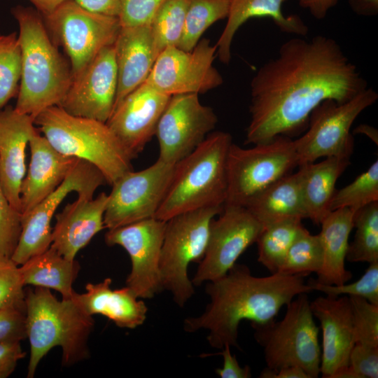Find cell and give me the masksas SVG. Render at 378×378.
Returning <instances> with one entry per match:
<instances>
[{
	"label": "cell",
	"instance_id": "6da1fadb",
	"mask_svg": "<svg viewBox=\"0 0 378 378\" xmlns=\"http://www.w3.org/2000/svg\"><path fill=\"white\" fill-rule=\"evenodd\" d=\"M368 88L365 79L330 37L293 38L253 77L246 144L265 143L307 129L322 102L344 103Z\"/></svg>",
	"mask_w": 378,
	"mask_h": 378
},
{
	"label": "cell",
	"instance_id": "7a4b0ae2",
	"mask_svg": "<svg viewBox=\"0 0 378 378\" xmlns=\"http://www.w3.org/2000/svg\"><path fill=\"white\" fill-rule=\"evenodd\" d=\"M304 276L280 272L264 277L253 276L249 268L235 263L223 276L208 281L205 292L210 301L199 316L184 320L188 332L206 329L213 348L228 344L238 349V328L244 320L265 324L274 320L284 306L297 295L313 291Z\"/></svg>",
	"mask_w": 378,
	"mask_h": 378
},
{
	"label": "cell",
	"instance_id": "3957f363",
	"mask_svg": "<svg viewBox=\"0 0 378 378\" xmlns=\"http://www.w3.org/2000/svg\"><path fill=\"white\" fill-rule=\"evenodd\" d=\"M12 14L18 24L21 49L20 79L14 108L35 118L45 109L60 104L72 81L71 69L36 9L18 6Z\"/></svg>",
	"mask_w": 378,
	"mask_h": 378
},
{
	"label": "cell",
	"instance_id": "277c9868",
	"mask_svg": "<svg viewBox=\"0 0 378 378\" xmlns=\"http://www.w3.org/2000/svg\"><path fill=\"white\" fill-rule=\"evenodd\" d=\"M26 335L30 346L27 377H34L40 361L55 346L62 351V363L70 366L90 356L88 338L93 330L92 316L72 300H59L49 288L25 290Z\"/></svg>",
	"mask_w": 378,
	"mask_h": 378
},
{
	"label": "cell",
	"instance_id": "5b68a950",
	"mask_svg": "<svg viewBox=\"0 0 378 378\" xmlns=\"http://www.w3.org/2000/svg\"><path fill=\"white\" fill-rule=\"evenodd\" d=\"M230 133L208 134L192 152L175 164L166 195L154 218L167 221L178 214L209 206H223L227 189Z\"/></svg>",
	"mask_w": 378,
	"mask_h": 378
},
{
	"label": "cell",
	"instance_id": "8992f818",
	"mask_svg": "<svg viewBox=\"0 0 378 378\" xmlns=\"http://www.w3.org/2000/svg\"><path fill=\"white\" fill-rule=\"evenodd\" d=\"M34 124L55 150L90 162L111 186L132 170V158L106 122L75 116L52 106L40 113Z\"/></svg>",
	"mask_w": 378,
	"mask_h": 378
},
{
	"label": "cell",
	"instance_id": "52a82bcc",
	"mask_svg": "<svg viewBox=\"0 0 378 378\" xmlns=\"http://www.w3.org/2000/svg\"><path fill=\"white\" fill-rule=\"evenodd\" d=\"M251 326L257 343L263 349L267 368L277 370L298 366L310 378L319 376V328L314 321L307 293L299 294L286 305V314L280 321L274 320Z\"/></svg>",
	"mask_w": 378,
	"mask_h": 378
},
{
	"label": "cell",
	"instance_id": "ba28073f",
	"mask_svg": "<svg viewBox=\"0 0 378 378\" xmlns=\"http://www.w3.org/2000/svg\"><path fill=\"white\" fill-rule=\"evenodd\" d=\"M223 206L184 212L167 221L160 259V279L163 290L169 291L181 307L195 293L188 275V266L191 262L199 263L203 258L211 223Z\"/></svg>",
	"mask_w": 378,
	"mask_h": 378
},
{
	"label": "cell",
	"instance_id": "9c48e42d",
	"mask_svg": "<svg viewBox=\"0 0 378 378\" xmlns=\"http://www.w3.org/2000/svg\"><path fill=\"white\" fill-rule=\"evenodd\" d=\"M296 167L298 159L290 137L279 135L251 148L232 143L227 159V189L224 205L246 207Z\"/></svg>",
	"mask_w": 378,
	"mask_h": 378
},
{
	"label": "cell",
	"instance_id": "30bf717a",
	"mask_svg": "<svg viewBox=\"0 0 378 378\" xmlns=\"http://www.w3.org/2000/svg\"><path fill=\"white\" fill-rule=\"evenodd\" d=\"M377 99L378 94L367 88L344 103L322 102L311 113L306 133L293 140L298 166L321 158H350L354 151L351 127L360 113Z\"/></svg>",
	"mask_w": 378,
	"mask_h": 378
},
{
	"label": "cell",
	"instance_id": "8fae6325",
	"mask_svg": "<svg viewBox=\"0 0 378 378\" xmlns=\"http://www.w3.org/2000/svg\"><path fill=\"white\" fill-rule=\"evenodd\" d=\"M43 18L47 29L65 50L72 76L101 50L113 46L121 28L118 17L90 11L74 0L64 1Z\"/></svg>",
	"mask_w": 378,
	"mask_h": 378
},
{
	"label": "cell",
	"instance_id": "7c38bea8",
	"mask_svg": "<svg viewBox=\"0 0 378 378\" xmlns=\"http://www.w3.org/2000/svg\"><path fill=\"white\" fill-rule=\"evenodd\" d=\"M105 183H107L106 178L98 168L89 162L78 159L57 189L22 216L20 239L11 256L13 262L20 265L50 248L52 218L69 193L76 192L79 197L93 198L97 189Z\"/></svg>",
	"mask_w": 378,
	"mask_h": 378
},
{
	"label": "cell",
	"instance_id": "4fadbf2b",
	"mask_svg": "<svg viewBox=\"0 0 378 378\" xmlns=\"http://www.w3.org/2000/svg\"><path fill=\"white\" fill-rule=\"evenodd\" d=\"M175 164L158 160L145 169L130 171L112 185L104 216L105 227L116 228L154 218L170 185Z\"/></svg>",
	"mask_w": 378,
	"mask_h": 378
},
{
	"label": "cell",
	"instance_id": "5bb4252c",
	"mask_svg": "<svg viewBox=\"0 0 378 378\" xmlns=\"http://www.w3.org/2000/svg\"><path fill=\"white\" fill-rule=\"evenodd\" d=\"M216 56V47L207 38H201L190 51L176 46L166 48L158 56L146 82L169 96L205 93L223 83L214 66Z\"/></svg>",
	"mask_w": 378,
	"mask_h": 378
},
{
	"label": "cell",
	"instance_id": "9a60e30c",
	"mask_svg": "<svg viewBox=\"0 0 378 378\" xmlns=\"http://www.w3.org/2000/svg\"><path fill=\"white\" fill-rule=\"evenodd\" d=\"M198 94L171 96L156 127L158 160L176 164L202 144L215 128L218 118L203 105Z\"/></svg>",
	"mask_w": 378,
	"mask_h": 378
},
{
	"label": "cell",
	"instance_id": "2e32d148",
	"mask_svg": "<svg viewBox=\"0 0 378 378\" xmlns=\"http://www.w3.org/2000/svg\"><path fill=\"white\" fill-rule=\"evenodd\" d=\"M167 221L150 218L110 229L104 236L108 246H120L129 254L131 271L127 286L139 299H150L163 290L160 259Z\"/></svg>",
	"mask_w": 378,
	"mask_h": 378
},
{
	"label": "cell",
	"instance_id": "e0dca14e",
	"mask_svg": "<svg viewBox=\"0 0 378 378\" xmlns=\"http://www.w3.org/2000/svg\"><path fill=\"white\" fill-rule=\"evenodd\" d=\"M210 225L204 255L199 262L192 283L200 286L225 275L239 256L255 243L261 223L245 207L224 205Z\"/></svg>",
	"mask_w": 378,
	"mask_h": 378
},
{
	"label": "cell",
	"instance_id": "ac0fdd59",
	"mask_svg": "<svg viewBox=\"0 0 378 378\" xmlns=\"http://www.w3.org/2000/svg\"><path fill=\"white\" fill-rule=\"evenodd\" d=\"M118 71L113 45L106 47L73 76L58 105L71 115L106 122L115 106Z\"/></svg>",
	"mask_w": 378,
	"mask_h": 378
},
{
	"label": "cell",
	"instance_id": "d6986e66",
	"mask_svg": "<svg viewBox=\"0 0 378 378\" xmlns=\"http://www.w3.org/2000/svg\"><path fill=\"white\" fill-rule=\"evenodd\" d=\"M170 97L145 81L120 102L106 122L132 160L155 135Z\"/></svg>",
	"mask_w": 378,
	"mask_h": 378
},
{
	"label": "cell",
	"instance_id": "ffe728a7",
	"mask_svg": "<svg viewBox=\"0 0 378 378\" xmlns=\"http://www.w3.org/2000/svg\"><path fill=\"white\" fill-rule=\"evenodd\" d=\"M310 307L322 331L320 374L333 378L348 365L355 344L349 298L321 296L310 302Z\"/></svg>",
	"mask_w": 378,
	"mask_h": 378
},
{
	"label": "cell",
	"instance_id": "44dd1931",
	"mask_svg": "<svg viewBox=\"0 0 378 378\" xmlns=\"http://www.w3.org/2000/svg\"><path fill=\"white\" fill-rule=\"evenodd\" d=\"M34 118L14 107L0 110V186L20 212V187L26 174V148L37 132Z\"/></svg>",
	"mask_w": 378,
	"mask_h": 378
},
{
	"label": "cell",
	"instance_id": "7402d4cb",
	"mask_svg": "<svg viewBox=\"0 0 378 378\" xmlns=\"http://www.w3.org/2000/svg\"><path fill=\"white\" fill-rule=\"evenodd\" d=\"M31 158L20 187V213L29 212L63 182L78 158L55 150L37 132L29 142Z\"/></svg>",
	"mask_w": 378,
	"mask_h": 378
},
{
	"label": "cell",
	"instance_id": "603a6c76",
	"mask_svg": "<svg viewBox=\"0 0 378 378\" xmlns=\"http://www.w3.org/2000/svg\"><path fill=\"white\" fill-rule=\"evenodd\" d=\"M108 196L101 192L95 198L79 197L67 204L56 214L50 246L69 260H75L78 252L106 228L104 212Z\"/></svg>",
	"mask_w": 378,
	"mask_h": 378
},
{
	"label": "cell",
	"instance_id": "cb8c5ba5",
	"mask_svg": "<svg viewBox=\"0 0 378 378\" xmlns=\"http://www.w3.org/2000/svg\"><path fill=\"white\" fill-rule=\"evenodd\" d=\"M113 48L118 71L115 109L147 80L159 52L150 24L121 26Z\"/></svg>",
	"mask_w": 378,
	"mask_h": 378
},
{
	"label": "cell",
	"instance_id": "d4e9b609",
	"mask_svg": "<svg viewBox=\"0 0 378 378\" xmlns=\"http://www.w3.org/2000/svg\"><path fill=\"white\" fill-rule=\"evenodd\" d=\"M112 279L106 278L97 284L88 283L85 292H74L71 299L86 314H100L117 326L134 329L146 319L148 307L127 287L113 290Z\"/></svg>",
	"mask_w": 378,
	"mask_h": 378
},
{
	"label": "cell",
	"instance_id": "484cf974",
	"mask_svg": "<svg viewBox=\"0 0 378 378\" xmlns=\"http://www.w3.org/2000/svg\"><path fill=\"white\" fill-rule=\"evenodd\" d=\"M288 0H230L227 22L216 44L219 60L228 64L231 59V45L238 29L249 19L267 17L280 31L305 36L308 27L297 15L286 16L282 5Z\"/></svg>",
	"mask_w": 378,
	"mask_h": 378
},
{
	"label": "cell",
	"instance_id": "4316f807",
	"mask_svg": "<svg viewBox=\"0 0 378 378\" xmlns=\"http://www.w3.org/2000/svg\"><path fill=\"white\" fill-rule=\"evenodd\" d=\"M354 211L349 208L331 211L321 221L318 234L323 260L315 282L340 286L347 283L352 274L345 267L349 237L354 228Z\"/></svg>",
	"mask_w": 378,
	"mask_h": 378
},
{
	"label": "cell",
	"instance_id": "83f0119b",
	"mask_svg": "<svg viewBox=\"0 0 378 378\" xmlns=\"http://www.w3.org/2000/svg\"><path fill=\"white\" fill-rule=\"evenodd\" d=\"M349 164V158L329 157L319 162L298 166L307 218L314 224L320 225L331 211L336 182Z\"/></svg>",
	"mask_w": 378,
	"mask_h": 378
},
{
	"label": "cell",
	"instance_id": "f1b7e54d",
	"mask_svg": "<svg viewBox=\"0 0 378 378\" xmlns=\"http://www.w3.org/2000/svg\"><path fill=\"white\" fill-rule=\"evenodd\" d=\"M245 208L262 227L288 218H307L298 172L274 183Z\"/></svg>",
	"mask_w": 378,
	"mask_h": 378
},
{
	"label": "cell",
	"instance_id": "f546056e",
	"mask_svg": "<svg viewBox=\"0 0 378 378\" xmlns=\"http://www.w3.org/2000/svg\"><path fill=\"white\" fill-rule=\"evenodd\" d=\"M80 266L75 260H69L50 246L44 252L28 259L19 267L24 286L31 285L53 289L62 299H71Z\"/></svg>",
	"mask_w": 378,
	"mask_h": 378
},
{
	"label": "cell",
	"instance_id": "4dcf8cb0",
	"mask_svg": "<svg viewBox=\"0 0 378 378\" xmlns=\"http://www.w3.org/2000/svg\"><path fill=\"white\" fill-rule=\"evenodd\" d=\"M301 218H288L266 226L255 241L258 260L271 274L279 272L293 242L307 229Z\"/></svg>",
	"mask_w": 378,
	"mask_h": 378
},
{
	"label": "cell",
	"instance_id": "1f68e13d",
	"mask_svg": "<svg viewBox=\"0 0 378 378\" xmlns=\"http://www.w3.org/2000/svg\"><path fill=\"white\" fill-rule=\"evenodd\" d=\"M354 238L349 244L346 260L351 262H378V201L354 211Z\"/></svg>",
	"mask_w": 378,
	"mask_h": 378
},
{
	"label": "cell",
	"instance_id": "d6a6232c",
	"mask_svg": "<svg viewBox=\"0 0 378 378\" xmlns=\"http://www.w3.org/2000/svg\"><path fill=\"white\" fill-rule=\"evenodd\" d=\"M230 4V0H190L183 34L176 47L192 50L210 26L227 18Z\"/></svg>",
	"mask_w": 378,
	"mask_h": 378
},
{
	"label": "cell",
	"instance_id": "836d02e7",
	"mask_svg": "<svg viewBox=\"0 0 378 378\" xmlns=\"http://www.w3.org/2000/svg\"><path fill=\"white\" fill-rule=\"evenodd\" d=\"M190 0H167L155 14L150 26L159 54L177 46L181 38Z\"/></svg>",
	"mask_w": 378,
	"mask_h": 378
},
{
	"label": "cell",
	"instance_id": "e575fe53",
	"mask_svg": "<svg viewBox=\"0 0 378 378\" xmlns=\"http://www.w3.org/2000/svg\"><path fill=\"white\" fill-rule=\"evenodd\" d=\"M323 260L318 234L314 235L306 230L291 245L279 272L304 276L312 272L317 274L322 267Z\"/></svg>",
	"mask_w": 378,
	"mask_h": 378
},
{
	"label": "cell",
	"instance_id": "d590c367",
	"mask_svg": "<svg viewBox=\"0 0 378 378\" xmlns=\"http://www.w3.org/2000/svg\"><path fill=\"white\" fill-rule=\"evenodd\" d=\"M378 201V160H375L351 183L336 190L330 203V211L349 208L353 211Z\"/></svg>",
	"mask_w": 378,
	"mask_h": 378
},
{
	"label": "cell",
	"instance_id": "8d00e7d4",
	"mask_svg": "<svg viewBox=\"0 0 378 378\" xmlns=\"http://www.w3.org/2000/svg\"><path fill=\"white\" fill-rule=\"evenodd\" d=\"M21 49L16 32L0 34V110L18 92Z\"/></svg>",
	"mask_w": 378,
	"mask_h": 378
},
{
	"label": "cell",
	"instance_id": "74e56055",
	"mask_svg": "<svg viewBox=\"0 0 378 378\" xmlns=\"http://www.w3.org/2000/svg\"><path fill=\"white\" fill-rule=\"evenodd\" d=\"M312 290H317L326 296L337 298L340 295L363 298L372 304L378 305V262L370 263L362 276L351 284L340 286L326 285L315 282L309 284Z\"/></svg>",
	"mask_w": 378,
	"mask_h": 378
},
{
	"label": "cell",
	"instance_id": "f35d334b",
	"mask_svg": "<svg viewBox=\"0 0 378 378\" xmlns=\"http://www.w3.org/2000/svg\"><path fill=\"white\" fill-rule=\"evenodd\" d=\"M355 344L378 347V305L356 296H349Z\"/></svg>",
	"mask_w": 378,
	"mask_h": 378
},
{
	"label": "cell",
	"instance_id": "ab89813d",
	"mask_svg": "<svg viewBox=\"0 0 378 378\" xmlns=\"http://www.w3.org/2000/svg\"><path fill=\"white\" fill-rule=\"evenodd\" d=\"M19 267L11 258L0 253V309L25 305V290Z\"/></svg>",
	"mask_w": 378,
	"mask_h": 378
},
{
	"label": "cell",
	"instance_id": "60d3db41",
	"mask_svg": "<svg viewBox=\"0 0 378 378\" xmlns=\"http://www.w3.org/2000/svg\"><path fill=\"white\" fill-rule=\"evenodd\" d=\"M22 214L9 202L0 186V253L11 258L20 239Z\"/></svg>",
	"mask_w": 378,
	"mask_h": 378
},
{
	"label": "cell",
	"instance_id": "b9f144b4",
	"mask_svg": "<svg viewBox=\"0 0 378 378\" xmlns=\"http://www.w3.org/2000/svg\"><path fill=\"white\" fill-rule=\"evenodd\" d=\"M378 347L355 344L348 365L333 378H377Z\"/></svg>",
	"mask_w": 378,
	"mask_h": 378
},
{
	"label": "cell",
	"instance_id": "7bdbcfd3",
	"mask_svg": "<svg viewBox=\"0 0 378 378\" xmlns=\"http://www.w3.org/2000/svg\"><path fill=\"white\" fill-rule=\"evenodd\" d=\"M167 0H122L118 18L122 27L150 24Z\"/></svg>",
	"mask_w": 378,
	"mask_h": 378
},
{
	"label": "cell",
	"instance_id": "ee69618b",
	"mask_svg": "<svg viewBox=\"0 0 378 378\" xmlns=\"http://www.w3.org/2000/svg\"><path fill=\"white\" fill-rule=\"evenodd\" d=\"M24 306L0 309V343L21 342L27 338Z\"/></svg>",
	"mask_w": 378,
	"mask_h": 378
},
{
	"label": "cell",
	"instance_id": "f6af8a7d",
	"mask_svg": "<svg viewBox=\"0 0 378 378\" xmlns=\"http://www.w3.org/2000/svg\"><path fill=\"white\" fill-rule=\"evenodd\" d=\"M25 356L20 342L0 343V378L9 377Z\"/></svg>",
	"mask_w": 378,
	"mask_h": 378
},
{
	"label": "cell",
	"instance_id": "bcb514c9",
	"mask_svg": "<svg viewBox=\"0 0 378 378\" xmlns=\"http://www.w3.org/2000/svg\"><path fill=\"white\" fill-rule=\"evenodd\" d=\"M230 346L226 344L222 349L220 355L223 358V365L221 368L216 369V373L220 378H250L251 370L248 365L241 367L235 355H232Z\"/></svg>",
	"mask_w": 378,
	"mask_h": 378
},
{
	"label": "cell",
	"instance_id": "7dc6e473",
	"mask_svg": "<svg viewBox=\"0 0 378 378\" xmlns=\"http://www.w3.org/2000/svg\"><path fill=\"white\" fill-rule=\"evenodd\" d=\"M83 8L98 13L118 17L122 0H74Z\"/></svg>",
	"mask_w": 378,
	"mask_h": 378
},
{
	"label": "cell",
	"instance_id": "c3c4849f",
	"mask_svg": "<svg viewBox=\"0 0 378 378\" xmlns=\"http://www.w3.org/2000/svg\"><path fill=\"white\" fill-rule=\"evenodd\" d=\"M337 2L338 0H299V5L302 8L309 10L316 19L322 20Z\"/></svg>",
	"mask_w": 378,
	"mask_h": 378
},
{
	"label": "cell",
	"instance_id": "681fc988",
	"mask_svg": "<svg viewBox=\"0 0 378 378\" xmlns=\"http://www.w3.org/2000/svg\"><path fill=\"white\" fill-rule=\"evenodd\" d=\"M261 378H310L300 367L287 366L277 370L264 368L260 376Z\"/></svg>",
	"mask_w": 378,
	"mask_h": 378
},
{
	"label": "cell",
	"instance_id": "f907efd6",
	"mask_svg": "<svg viewBox=\"0 0 378 378\" xmlns=\"http://www.w3.org/2000/svg\"><path fill=\"white\" fill-rule=\"evenodd\" d=\"M351 10L361 16H374L378 13V0H348Z\"/></svg>",
	"mask_w": 378,
	"mask_h": 378
},
{
	"label": "cell",
	"instance_id": "816d5d0a",
	"mask_svg": "<svg viewBox=\"0 0 378 378\" xmlns=\"http://www.w3.org/2000/svg\"><path fill=\"white\" fill-rule=\"evenodd\" d=\"M35 8L43 15L52 12L59 4L66 0H29Z\"/></svg>",
	"mask_w": 378,
	"mask_h": 378
},
{
	"label": "cell",
	"instance_id": "f5cc1de1",
	"mask_svg": "<svg viewBox=\"0 0 378 378\" xmlns=\"http://www.w3.org/2000/svg\"><path fill=\"white\" fill-rule=\"evenodd\" d=\"M355 133L365 134L377 145L378 144V133L377 130L371 126L367 125H360L355 130Z\"/></svg>",
	"mask_w": 378,
	"mask_h": 378
}]
</instances>
